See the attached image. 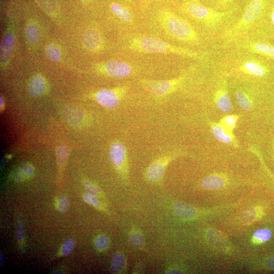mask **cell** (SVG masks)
Segmentation results:
<instances>
[{
	"label": "cell",
	"instance_id": "cell-1",
	"mask_svg": "<svg viewBox=\"0 0 274 274\" xmlns=\"http://www.w3.org/2000/svg\"><path fill=\"white\" fill-rule=\"evenodd\" d=\"M239 9V6L234 5L226 10H219L203 4L199 0H186L181 5V10L185 15L212 31L223 27L227 29Z\"/></svg>",
	"mask_w": 274,
	"mask_h": 274
},
{
	"label": "cell",
	"instance_id": "cell-2",
	"mask_svg": "<svg viewBox=\"0 0 274 274\" xmlns=\"http://www.w3.org/2000/svg\"><path fill=\"white\" fill-rule=\"evenodd\" d=\"M270 0H250L242 15L222 35L226 44L236 43L248 36L255 23L263 16Z\"/></svg>",
	"mask_w": 274,
	"mask_h": 274
},
{
	"label": "cell",
	"instance_id": "cell-3",
	"mask_svg": "<svg viewBox=\"0 0 274 274\" xmlns=\"http://www.w3.org/2000/svg\"><path fill=\"white\" fill-rule=\"evenodd\" d=\"M158 18L162 28L173 39L191 46L201 44V37L194 26L172 11L161 9Z\"/></svg>",
	"mask_w": 274,
	"mask_h": 274
},
{
	"label": "cell",
	"instance_id": "cell-4",
	"mask_svg": "<svg viewBox=\"0 0 274 274\" xmlns=\"http://www.w3.org/2000/svg\"><path fill=\"white\" fill-rule=\"evenodd\" d=\"M127 46L130 50L139 53L173 54L194 59L204 56L193 50L171 45L159 38L144 35L131 38Z\"/></svg>",
	"mask_w": 274,
	"mask_h": 274
},
{
	"label": "cell",
	"instance_id": "cell-5",
	"mask_svg": "<svg viewBox=\"0 0 274 274\" xmlns=\"http://www.w3.org/2000/svg\"><path fill=\"white\" fill-rule=\"evenodd\" d=\"M243 52L244 54H238L236 56L229 57L222 64L230 67L233 71L247 75L260 77L267 75L269 72L268 68L262 61L252 56L251 53Z\"/></svg>",
	"mask_w": 274,
	"mask_h": 274
},
{
	"label": "cell",
	"instance_id": "cell-6",
	"mask_svg": "<svg viewBox=\"0 0 274 274\" xmlns=\"http://www.w3.org/2000/svg\"><path fill=\"white\" fill-rule=\"evenodd\" d=\"M185 75L169 80H155L141 79L140 86L145 91L157 97L162 98L171 94L183 83Z\"/></svg>",
	"mask_w": 274,
	"mask_h": 274
},
{
	"label": "cell",
	"instance_id": "cell-7",
	"mask_svg": "<svg viewBox=\"0 0 274 274\" xmlns=\"http://www.w3.org/2000/svg\"><path fill=\"white\" fill-rule=\"evenodd\" d=\"M129 86L123 85L112 90L101 89L95 93L94 99L99 104L108 109L116 108L121 100L125 98Z\"/></svg>",
	"mask_w": 274,
	"mask_h": 274
},
{
	"label": "cell",
	"instance_id": "cell-8",
	"mask_svg": "<svg viewBox=\"0 0 274 274\" xmlns=\"http://www.w3.org/2000/svg\"><path fill=\"white\" fill-rule=\"evenodd\" d=\"M16 41V22L11 20L8 22L7 29L3 36L0 51L1 67L6 68L10 63L15 49Z\"/></svg>",
	"mask_w": 274,
	"mask_h": 274
},
{
	"label": "cell",
	"instance_id": "cell-9",
	"mask_svg": "<svg viewBox=\"0 0 274 274\" xmlns=\"http://www.w3.org/2000/svg\"><path fill=\"white\" fill-rule=\"evenodd\" d=\"M97 68L100 72L115 78L128 77L134 72L132 65L127 62L119 61L101 63L97 66Z\"/></svg>",
	"mask_w": 274,
	"mask_h": 274
},
{
	"label": "cell",
	"instance_id": "cell-10",
	"mask_svg": "<svg viewBox=\"0 0 274 274\" xmlns=\"http://www.w3.org/2000/svg\"><path fill=\"white\" fill-rule=\"evenodd\" d=\"M236 43L238 50L274 60V46L248 38L240 40Z\"/></svg>",
	"mask_w": 274,
	"mask_h": 274
},
{
	"label": "cell",
	"instance_id": "cell-11",
	"mask_svg": "<svg viewBox=\"0 0 274 274\" xmlns=\"http://www.w3.org/2000/svg\"><path fill=\"white\" fill-rule=\"evenodd\" d=\"M179 153H172L164 156L154 161L147 170L146 175L147 180L152 182H157L162 179L168 164Z\"/></svg>",
	"mask_w": 274,
	"mask_h": 274
},
{
	"label": "cell",
	"instance_id": "cell-12",
	"mask_svg": "<svg viewBox=\"0 0 274 274\" xmlns=\"http://www.w3.org/2000/svg\"><path fill=\"white\" fill-rule=\"evenodd\" d=\"M110 160L117 168L125 174L127 173V149L120 142L113 143L110 148Z\"/></svg>",
	"mask_w": 274,
	"mask_h": 274
},
{
	"label": "cell",
	"instance_id": "cell-13",
	"mask_svg": "<svg viewBox=\"0 0 274 274\" xmlns=\"http://www.w3.org/2000/svg\"><path fill=\"white\" fill-rule=\"evenodd\" d=\"M84 47L89 51L97 52L104 47V42L102 35L99 30L95 27L88 29L83 37Z\"/></svg>",
	"mask_w": 274,
	"mask_h": 274
},
{
	"label": "cell",
	"instance_id": "cell-14",
	"mask_svg": "<svg viewBox=\"0 0 274 274\" xmlns=\"http://www.w3.org/2000/svg\"><path fill=\"white\" fill-rule=\"evenodd\" d=\"M215 100L217 106L222 112L227 113L230 112L232 109V102L229 98L225 83L215 92Z\"/></svg>",
	"mask_w": 274,
	"mask_h": 274
},
{
	"label": "cell",
	"instance_id": "cell-15",
	"mask_svg": "<svg viewBox=\"0 0 274 274\" xmlns=\"http://www.w3.org/2000/svg\"><path fill=\"white\" fill-rule=\"evenodd\" d=\"M211 131L213 136L219 141L226 144H232L235 142L234 136L229 131L218 123H212Z\"/></svg>",
	"mask_w": 274,
	"mask_h": 274
},
{
	"label": "cell",
	"instance_id": "cell-16",
	"mask_svg": "<svg viewBox=\"0 0 274 274\" xmlns=\"http://www.w3.org/2000/svg\"><path fill=\"white\" fill-rule=\"evenodd\" d=\"M111 8L114 15L123 22L130 23L133 22L132 14L126 7L118 3H113Z\"/></svg>",
	"mask_w": 274,
	"mask_h": 274
},
{
	"label": "cell",
	"instance_id": "cell-17",
	"mask_svg": "<svg viewBox=\"0 0 274 274\" xmlns=\"http://www.w3.org/2000/svg\"><path fill=\"white\" fill-rule=\"evenodd\" d=\"M45 78L41 75H36L31 80L29 86V91L31 95L38 97L42 95L46 90Z\"/></svg>",
	"mask_w": 274,
	"mask_h": 274
},
{
	"label": "cell",
	"instance_id": "cell-18",
	"mask_svg": "<svg viewBox=\"0 0 274 274\" xmlns=\"http://www.w3.org/2000/svg\"><path fill=\"white\" fill-rule=\"evenodd\" d=\"M34 173V169L31 164L23 163L13 172L12 176L17 181H23L32 176Z\"/></svg>",
	"mask_w": 274,
	"mask_h": 274
},
{
	"label": "cell",
	"instance_id": "cell-19",
	"mask_svg": "<svg viewBox=\"0 0 274 274\" xmlns=\"http://www.w3.org/2000/svg\"><path fill=\"white\" fill-rule=\"evenodd\" d=\"M225 183L224 178L217 175H212L204 178L202 186L206 189H217L222 187Z\"/></svg>",
	"mask_w": 274,
	"mask_h": 274
},
{
	"label": "cell",
	"instance_id": "cell-20",
	"mask_svg": "<svg viewBox=\"0 0 274 274\" xmlns=\"http://www.w3.org/2000/svg\"><path fill=\"white\" fill-rule=\"evenodd\" d=\"M25 34L27 43L34 46L39 43L41 37L40 30L37 24L29 23L25 26Z\"/></svg>",
	"mask_w": 274,
	"mask_h": 274
},
{
	"label": "cell",
	"instance_id": "cell-21",
	"mask_svg": "<svg viewBox=\"0 0 274 274\" xmlns=\"http://www.w3.org/2000/svg\"><path fill=\"white\" fill-rule=\"evenodd\" d=\"M174 211L177 215L183 218L193 217L197 213L193 207L183 203H176L174 205Z\"/></svg>",
	"mask_w": 274,
	"mask_h": 274
},
{
	"label": "cell",
	"instance_id": "cell-22",
	"mask_svg": "<svg viewBox=\"0 0 274 274\" xmlns=\"http://www.w3.org/2000/svg\"><path fill=\"white\" fill-rule=\"evenodd\" d=\"M235 98L238 105L244 111H250L252 108V103L249 95L243 91L238 90L235 93Z\"/></svg>",
	"mask_w": 274,
	"mask_h": 274
},
{
	"label": "cell",
	"instance_id": "cell-23",
	"mask_svg": "<svg viewBox=\"0 0 274 274\" xmlns=\"http://www.w3.org/2000/svg\"><path fill=\"white\" fill-rule=\"evenodd\" d=\"M39 5L51 17L57 13V6L55 0H36Z\"/></svg>",
	"mask_w": 274,
	"mask_h": 274
},
{
	"label": "cell",
	"instance_id": "cell-24",
	"mask_svg": "<svg viewBox=\"0 0 274 274\" xmlns=\"http://www.w3.org/2000/svg\"><path fill=\"white\" fill-rule=\"evenodd\" d=\"M126 263L124 256L120 253H117L112 260V270L115 273L120 272L125 268Z\"/></svg>",
	"mask_w": 274,
	"mask_h": 274
},
{
	"label": "cell",
	"instance_id": "cell-25",
	"mask_svg": "<svg viewBox=\"0 0 274 274\" xmlns=\"http://www.w3.org/2000/svg\"><path fill=\"white\" fill-rule=\"evenodd\" d=\"M46 53L47 57L53 62H58L61 59V51L56 46H48L46 49Z\"/></svg>",
	"mask_w": 274,
	"mask_h": 274
},
{
	"label": "cell",
	"instance_id": "cell-26",
	"mask_svg": "<svg viewBox=\"0 0 274 274\" xmlns=\"http://www.w3.org/2000/svg\"><path fill=\"white\" fill-rule=\"evenodd\" d=\"M272 236V231L267 228L259 229L255 232L253 235L254 239L259 243L269 241Z\"/></svg>",
	"mask_w": 274,
	"mask_h": 274
},
{
	"label": "cell",
	"instance_id": "cell-27",
	"mask_svg": "<svg viewBox=\"0 0 274 274\" xmlns=\"http://www.w3.org/2000/svg\"><path fill=\"white\" fill-rule=\"evenodd\" d=\"M259 218V211L255 208H250L243 214V220L246 223H251Z\"/></svg>",
	"mask_w": 274,
	"mask_h": 274
},
{
	"label": "cell",
	"instance_id": "cell-28",
	"mask_svg": "<svg viewBox=\"0 0 274 274\" xmlns=\"http://www.w3.org/2000/svg\"><path fill=\"white\" fill-rule=\"evenodd\" d=\"M67 117L71 123H78L83 119V114L79 110L71 109L67 112Z\"/></svg>",
	"mask_w": 274,
	"mask_h": 274
},
{
	"label": "cell",
	"instance_id": "cell-29",
	"mask_svg": "<svg viewBox=\"0 0 274 274\" xmlns=\"http://www.w3.org/2000/svg\"><path fill=\"white\" fill-rule=\"evenodd\" d=\"M130 240L131 243L137 248H141L144 244L142 235L138 231L132 232L130 236Z\"/></svg>",
	"mask_w": 274,
	"mask_h": 274
},
{
	"label": "cell",
	"instance_id": "cell-30",
	"mask_svg": "<svg viewBox=\"0 0 274 274\" xmlns=\"http://www.w3.org/2000/svg\"><path fill=\"white\" fill-rule=\"evenodd\" d=\"M109 240L105 235H101L97 237L95 241V246L100 251H103L108 248Z\"/></svg>",
	"mask_w": 274,
	"mask_h": 274
},
{
	"label": "cell",
	"instance_id": "cell-31",
	"mask_svg": "<svg viewBox=\"0 0 274 274\" xmlns=\"http://www.w3.org/2000/svg\"><path fill=\"white\" fill-rule=\"evenodd\" d=\"M238 118V116L235 115L226 116L223 119L224 127L228 131L234 129L237 124Z\"/></svg>",
	"mask_w": 274,
	"mask_h": 274
},
{
	"label": "cell",
	"instance_id": "cell-32",
	"mask_svg": "<svg viewBox=\"0 0 274 274\" xmlns=\"http://www.w3.org/2000/svg\"><path fill=\"white\" fill-rule=\"evenodd\" d=\"M68 157V151L65 146H61L57 151V159L60 166L64 165Z\"/></svg>",
	"mask_w": 274,
	"mask_h": 274
},
{
	"label": "cell",
	"instance_id": "cell-33",
	"mask_svg": "<svg viewBox=\"0 0 274 274\" xmlns=\"http://www.w3.org/2000/svg\"><path fill=\"white\" fill-rule=\"evenodd\" d=\"M75 245V242L73 239H68L63 246L62 254L65 256L70 254L74 250Z\"/></svg>",
	"mask_w": 274,
	"mask_h": 274
},
{
	"label": "cell",
	"instance_id": "cell-34",
	"mask_svg": "<svg viewBox=\"0 0 274 274\" xmlns=\"http://www.w3.org/2000/svg\"><path fill=\"white\" fill-rule=\"evenodd\" d=\"M70 207V201L66 195L60 196L58 200V210L61 212L67 211Z\"/></svg>",
	"mask_w": 274,
	"mask_h": 274
},
{
	"label": "cell",
	"instance_id": "cell-35",
	"mask_svg": "<svg viewBox=\"0 0 274 274\" xmlns=\"http://www.w3.org/2000/svg\"><path fill=\"white\" fill-rule=\"evenodd\" d=\"M235 0H215V9L219 10H225L231 6Z\"/></svg>",
	"mask_w": 274,
	"mask_h": 274
},
{
	"label": "cell",
	"instance_id": "cell-36",
	"mask_svg": "<svg viewBox=\"0 0 274 274\" xmlns=\"http://www.w3.org/2000/svg\"><path fill=\"white\" fill-rule=\"evenodd\" d=\"M84 186L89 194L93 196H98L100 194V189L90 182L85 183Z\"/></svg>",
	"mask_w": 274,
	"mask_h": 274
},
{
	"label": "cell",
	"instance_id": "cell-37",
	"mask_svg": "<svg viewBox=\"0 0 274 274\" xmlns=\"http://www.w3.org/2000/svg\"><path fill=\"white\" fill-rule=\"evenodd\" d=\"M25 227L22 221H18L16 225L17 237L19 241L23 240L25 236Z\"/></svg>",
	"mask_w": 274,
	"mask_h": 274
},
{
	"label": "cell",
	"instance_id": "cell-38",
	"mask_svg": "<svg viewBox=\"0 0 274 274\" xmlns=\"http://www.w3.org/2000/svg\"><path fill=\"white\" fill-rule=\"evenodd\" d=\"M83 198L87 203L95 207H99L100 203L95 196L89 194H85L84 195Z\"/></svg>",
	"mask_w": 274,
	"mask_h": 274
},
{
	"label": "cell",
	"instance_id": "cell-39",
	"mask_svg": "<svg viewBox=\"0 0 274 274\" xmlns=\"http://www.w3.org/2000/svg\"><path fill=\"white\" fill-rule=\"evenodd\" d=\"M267 266L271 269H274V256L269 258L267 262Z\"/></svg>",
	"mask_w": 274,
	"mask_h": 274
},
{
	"label": "cell",
	"instance_id": "cell-40",
	"mask_svg": "<svg viewBox=\"0 0 274 274\" xmlns=\"http://www.w3.org/2000/svg\"><path fill=\"white\" fill-rule=\"evenodd\" d=\"M270 18L273 25L274 26V3L270 8Z\"/></svg>",
	"mask_w": 274,
	"mask_h": 274
},
{
	"label": "cell",
	"instance_id": "cell-41",
	"mask_svg": "<svg viewBox=\"0 0 274 274\" xmlns=\"http://www.w3.org/2000/svg\"><path fill=\"white\" fill-rule=\"evenodd\" d=\"M4 261V256L3 254L0 253V264H2Z\"/></svg>",
	"mask_w": 274,
	"mask_h": 274
},
{
	"label": "cell",
	"instance_id": "cell-42",
	"mask_svg": "<svg viewBox=\"0 0 274 274\" xmlns=\"http://www.w3.org/2000/svg\"><path fill=\"white\" fill-rule=\"evenodd\" d=\"M121 1H125L127 2H129V3H132L133 1V0H121Z\"/></svg>",
	"mask_w": 274,
	"mask_h": 274
},
{
	"label": "cell",
	"instance_id": "cell-43",
	"mask_svg": "<svg viewBox=\"0 0 274 274\" xmlns=\"http://www.w3.org/2000/svg\"><path fill=\"white\" fill-rule=\"evenodd\" d=\"M80 1L83 2H87L89 1H91V0H80Z\"/></svg>",
	"mask_w": 274,
	"mask_h": 274
},
{
	"label": "cell",
	"instance_id": "cell-44",
	"mask_svg": "<svg viewBox=\"0 0 274 274\" xmlns=\"http://www.w3.org/2000/svg\"><path fill=\"white\" fill-rule=\"evenodd\" d=\"M145 2H150V1H157V0H144Z\"/></svg>",
	"mask_w": 274,
	"mask_h": 274
},
{
	"label": "cell",
	"instance_id": "cell-45",
	"mask_svg": "<svg viewBox=\"0 0 274 274\" xmlns=\"http://www.w3.org/2000/svg\"></svg>",
	"mask_w": 274,
	"mask_h": 274
}]
</instances>
